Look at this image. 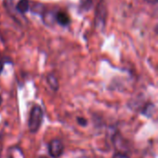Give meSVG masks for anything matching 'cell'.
Listing matches in <instances>:
<instances>
[{"instance_id": "9c48e42d", "label": "cell", "mask_w": 158, "mask_h": 158, "mask_svg": "<svg viewBox=\"0 0 158 158\" xmlns=\"http://www.w3.org/2000/svg\"><path fill=\"white\" fill-rule=\"evenodd\" d=\"M77 122H78L79 125H81V126H82V127L87 126V124H88L87 119H85L84 118H81V117H78V118H77Z\"/></svg>"}, {"instance_id": "7c38bea8", "label": "cell", "mask_w": 158, "mask_h": 158, "mask_svg": "<svg viewBox=\"0 0 158 158\" xmlns=\"http://www.w3.org/2000/svg\"><path fill=\"white\" fill-rule=\"evenodd\" d=\"M1 103H2V97H1V95H0V105H1Z\"/></svg>"}, {"instance_id": "4fadbf2b", "label": "cell", "mask_w": 158, "mask_h": 158, "mask_svg": "<svg viewBox=\"0 0 158 158\" xmlns=\"http://www.w3.org/2000/svg\"><path fill=\"white\" fill-rule=\"evenodd\" d=\"M40 158H48V157H46V156H41Z\"/></svg>"}, {"instance_id": "8fae6325", "label": "cell", "mask_w": 158, "mask_h": 158, "mask_svg": "<svg viewBox=\"0 0 158 158\" xmlns=\"http://www.w3.org/2000/svg\"><path fill=\"white\" fill-rule=\"evenodd\" d=\"M1 152H2V144H1V137H0V158H1Z\"/></svg>"}, {"instance_id": "7a4b0ae2", "label": "cell", "mask_w": 158, "mask_h": 158, "mask_svg": "<svg viewBox=\"0 0 158 158\" xmlns=\"http://www.w3.org/2000/svg\"><path fill=\"white\" fill-rule=\"evenodd\" d=\"M48 152L53 158H59L64 152V144L59 139H54L48 143Z\"/></svg>"}, {"instance_id": "277c9868", "label": "cell", "mask_w": 158, "mask_h": 158, "mask_svg": "<svg viewBox=\"0 0 158 158\" xmlns=\"http://www.w3.org/2000/svg\"><path fill=\"white\" fill-rule=\"evenodd\" d=\"M29 7H30V3L28 0H19L16 6V9L21 14L26 13L29 10Z\"/></svg>"}, {"instance_id": "6da1fadb", "label": "cell", "mask_w": 158, "mask_h": 158, "mask_svg": "<svg viewBox=\"0 0 158 158\" xmlns=\"http://www.w3.org/2000/svg\"><path fill=\"white\" fill-rule=\"evenodd\" d=\"M43 118H44V112L41 106H34L30 113V118H29V130L31 132L35 133L39 131L42 123H43Z\"/></svg>"}, {"instance_id": "3957f363", "label": "cell", "mask_w": 158, "mask_h": 158, "mask_svg": "<svg viewBox=\"0 0 158 158\" xmlns=\"http://www.w3.org/2000/svg\"><path fill=\"white\" fill-rule=\"evenodd\" d=\"M56 20L62 26H67L69 24V17L64 12H58L55 16Z\"/></svg>"}, {"instance_id": "5b68a950", "label": "cell", "mask_w": 158, "mask_h": 158, "mask_svg": "<svg viewBox=\"0 0 158 158\" xmlns=\"http://www.w3.org/2000/svg\"><path fill=\"white\" fill-rule=\"evenodd\" d=\"M96 23L99 24L100 26V23H105V19H106V9H105V6L100 5L98 9H97V13H96Z\"/></svg>"}, {"instance_id": "30bf717a", "label": "cell", "mask_w": 158, "mask_h": 158, "mask_svg": "<svg viewBox=\"0 0 158 158\" xmlns=\"http://www.w3.org/2000/svg\"><path fill=\"white\" fill-rule=\"evenodd\" d=\"M145 1H147L148 3H151V4H156L157 2V0H145Z\"/></svg>"}, {"instance_id": "52a82bcc", "label": "cell", "mask_w": 158, "mask_h": 158, "mask_svg": "<svg viewBox=\"0 0 158 158\" xmlns=\"http://www.w3.org/2000/svg\"><path fill=\"white\" fill-rule=\"evenodd\" d=\"M155 110H156L155 105L152 104V103H149V104H147V105H145L143 106V109L142 113H143V115L146 116L147 118H150L155 113Z\"/></svg>"}, {"instance_id": "8992f818", "label": "cell", "mask_w": 158, "mask_h": 158, "mask_svg": "<svg viewBox=\"0 0 158 158\" xmlns=\"http://www.w3.org/2000/svg\"><path fill=\"white\" fill-rule=\"evenodd\" d=\"M46 80H47V82H48V84H49V86L52 88V90L53 91H57L58 90V81H57V79H56V77L54 75V74H49V75H47V78H46Z\"/></svg>"}, {"instance_id": "ba28073f", "label": "cell", "mask_w": 158, "mask_h": 158, "mask_svg": "<svg viewBox=\"0 0 158 158\" xmlns=\"http://www.w3.org/2000/svg\"><path fill=\"white\" fill-rule=\"evenodd\" d=\"M93 5V0H81V7L84 10H88Z\"/></svg>"}]
</instances>
